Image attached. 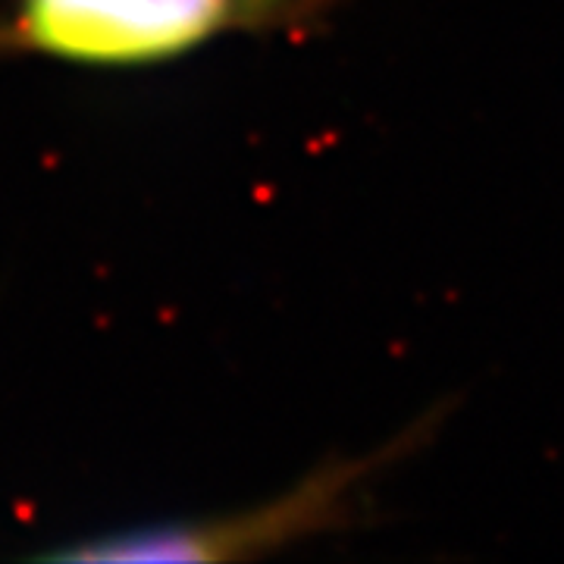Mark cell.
I'll return each instance as SVG.
<instances>
[{"label":"cell","mask_w":564,"mask_h":564,"mask_svg":"<svg viewBox=\"0 0 564 564\" xmlns=\"http://www.w3.org/2000/svg\"><path fill=\"white\" fill-rule=\"evenodd\" d=\"M329 0H10L0 54L76 66H151L232 32H295Z\"/></svg>","instance_id":"6da1fadb"},{"label":"cell","mask_w":564,"mask_h":564,"mask_svg":"<svg viewBox=\"0 0 564 564\" xmlns=\"http://www.w3.org/2000/svg\"><path fill=\"white\" fill-rule=\"evenodd\" d=\"M402 443L386 445L373 458L336 462L317 467L307 480L292 486L261 508L239 511L232 518L182 521L120 530L110 536L79 540L73 549H57L51 558L61 562H245L273 555L289 545L307 543L326 533L345 530L358 521L364 486L395 458Z\"/></svg>","instance_id":"7a4b0ae2"}]
</instances>
